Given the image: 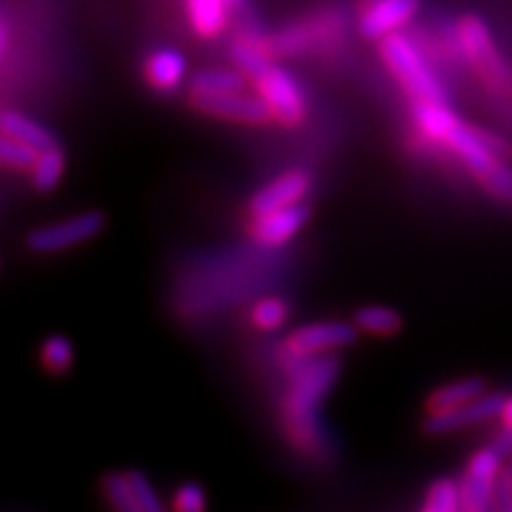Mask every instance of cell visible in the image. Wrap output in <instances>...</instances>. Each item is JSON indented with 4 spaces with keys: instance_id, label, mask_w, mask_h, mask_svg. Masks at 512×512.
<instances>
[{
    "instance_id": "obj_6",
    "label": "cell",
    "mask_w": 512,
    "mask_h": 512,
    "mask_svg": "<svg viewBox=\"0 0 512 512\" xmlns=\"http://www.w3.org/2000/svg\"><path fill=\"white\" fill-rule=\"evenodd\" d=\"M358 330L347 320H323V323H309L292 330L285 339L287 356L294 363L309 361V358L330 356L337 351L351 347L356 342Z\"/></svg>"
},
{
    "instance_id": "obj_7",
    "label": "cell",
    "mask_w": 512,
    "mask_h": 512,
    "mask_svg": "<svg viewBox=\"0 0 512 512\" xmlns=\"http://www.w3.org/2000/svg\"><path fill=\"white\" fill-rule=\"evenodd\" d=\"M503 453L494 444L479 448L467 460L465 475L460 479L463 512H491L498 482H501Z\"/></svg>"
},
{
    "instance_id": "obj_29",
    "label": "cell",
    "mask_w": 512,
    "mask_h": 512,
    "mask_svg": "<svg viewBox=\"0 0 512 512\" xmlns=\"http://www.w3.org/2000/svg\"><path fill=\"white\" fill-rule=\"evenodd\" d=\"M498 418H501L503 430L501 437H496V441H491V444H494L503 456H508V453H512V394H505Z\"/></svg>"
},
{
    "instance_id": "obj_10",
    "label": "cell",
    "mask_w": 512,
    "mask_h": 512,
    "mask_svg": "<svg viewBox=\"0 0 512 512\" xmlns=\"http://www.w3.org/2000/svg\"><path fill=\"white\" fill-rule=\"evenodd\" d=\"M505 394L501 392H486L479 399L465 403V406L451 408V411H439V413H425L422 418V432L430 434V437H444V434L467 430V427L482 425V422L498 418L501 413Z\"/></svg>"
},
{
    "instance_id": "obj_22",
    "label": "cell",
    "mask_w": 512,
    "mask_h": 512,
    "mask_svg": "<svg viewBox=\"0 0 512 512\" xmlns=\"http://www.w3.org/2000/svg\"><path fill=\"white\" fill-rule=\"evenodd\" d=\"M74 358H76V349L72 344V339L67 335H50L43 339L41 351H38V361L46 373L50 375H67L69 370L74 368Z\"/></svg>"
},
{
    "instance_id": "obj_9",
    "label": "cell",
    "mask_w": 512,
    "mask_h": 512,
    "mask_svg": "<svg viewBox=\"0 0 512 512\" xmlns=\"http://www.w3.org/2000/svg\"><path fill=\"white\" fill-rule=\"evenodd\" d=\"M192 107L207 117L230 121V124L242 126H264L273 121L271 110L259 95L247 91L226 93V95H190Z\"/></svg>"
},
{
    "instance_id": "obj_32",
    "label": "cell",
    "mask_w": 512,
    "mask_h": 512,
    "mask_svg": "<svg viewBox=\"0 0 512 512\" xmlns=\"http://www.w3.org/2000/svg\"><path fill=\"white\" fill-rule=\"evenodd\" d=\"M510 477H512V472H510Z\"/></svg>"
},
{
    "instance_id": "obj_17",
    "label": "cell",
    "mask_w": 512,
    "mask_h": 512,
    "mask_svg": "<svg viewBox=\"0 0 512 512\" xmlns=\"http://www.w3.org/2000/svg\"><path fill=\"white\" fill-rule=\"evenodd\" d=\"M0 131H3V136L15 138L24 145H31L38 152L57 143L55 136L48 131L46 126L38 124V121H34V119H29L27 114L15 112V110L3 112V117H0Z\"/></svg>"
},
{
    "instance_id": "obj_24",
    "label": "cell",
    "mask_w": 512,
    "mask_h": 512,
    "mask_svg": "<svg viewBox=\"0 0 512 512\" xmlns=\"http://www.w3.org/2000/svg\"><path fill=\"white\" fill-rule=\"evenodd\" d=\"M290 320V304L283 297H261L249 309V323L259 332H275Z\"/></svg>"
},
{
    "instance_id": "obj_21",
    "label": "cell",
    "mask_w": 512,
    "mask_h": 512,
    "mask_svg": "<svg viewBox=\"0 0 512 512\" xmlns=\"http://www.w3.org/2000/svg\"><path fill=\"white\" fill-rule=\"evenodd\" d=\"M351 323L356 325L358 332H363V335H370V337H392L403 328L401 313L382 304L363 306V309H358Z\"/></svg>"
},
{
    "instance_id": "obj_1",
    "label": "cell",
    "mask_w": 512,
    "mask_h": 512,
    "mask_svg": "<svg viewBox=\"0 0 512 512\" xmlns=\"http://www.w3.org/2000/svg\"><path fill=\"white\" fill-rule=\"evenodd\" d=\"M339 370L342 366L335 354L294 363L292 382L283 396V430L290 444L306 456H318L323 451L320 406L335 387Z\"/></svg>"
},
{
    "instance_id": "obj_19",
    "label": "cell",
    "mask_w": 512,
    "mask_h": 512,
    "mask_svg": "<svg viewBox=\"0 0 512 512\" xmlns=\"http://www.w3.org/2000/svg\"><path fill=\"white\" fill-rule=\"evenodd\" d=\"M230 55H233L235 67H238L242 74H247V79H256L268 64H273V53L268 50L266 38L240 36L238 41H233V46H230Z\"/></svg>"
},
{
    "instance_id": "obj_5",
    "label": "cell",
    "mask_w": 512,
    "mask_h": 512,
    "mask_svg": "<svg viewBox=\"0 0 512 512\" xmlns=\"http://www.w3.org/2000/svg\"><path fill=\"white\" fill-rule=\"evenodd\" d=\"M105 226L107 219L102 211H83V214L34 228L27 235V247L34 254H60L95 240Z\"/></svg>"
},
{
    "instance_id": "obj_2",
    "label": "cell",
    "mask_w": 512,
    "mask_h": 512,
    "mask_svg": "<svg viewBox=\"0 0 512 512\" xmlns=\"http://www.w3.org/2000/svg\"><path fill=\"white\" fill-rule=\"evenodd\" d=\"M380 55L387 69L399 81V86L406 91L413 102L422 100H441L446 102V88L441 86L437 74L427 64L418 46L401 34H392L380 41Z\"/></svg>"
},
{
    "instance_id": "obj_28",
    "label": "cell",
    "mask_w": 512,
    "mask_h": 512,
    "mask_svg": "<svg viewBox=\"0 0 512 512\" xmlns=\"http://www.w3.org/2000/svg\"><path fill=\"white\" fill-rule=\"evenodd\" d=\"M128 477H131L133 489H136V494L140 496V503H143L145 512H174L162 503V498H159L157 489L152 486V482L143 475V472L133 470V472H128Z\"/></svg>"
},
{
    "instance_id": "obj_25",
    "label": "cell",
    "mask_w": 512,
    "mask_h": 512,
    "mask_svg": "<svg viewBox=\"0 0 512 512\" xmlns=\"http://www.w3.org/2000/svg\"><path fill=\"white\" fill-rule=\"evenodd\" d=\"M420 512H463V498H460V482L456 479H437L427 489L425 505Z\"/></svg>"
},
{
    "instance_id": "obj_12",
    "label": "cell",
    "mask_w": 512,
    "mask_h": 512,
    "mask_svg": "<svg viewBox=\"0 0 512 512\" xmlns=\"http://www.w3.org/2000/svg\"><path fill=\"white\" fill-rule=\"evenodd\" d=\"M311 211L306 204H294V207L273 209L268 214L252 216L249 235L259 247H283L287 242L302 233L309 223Z\"/></svg>"
},
{
    "instance_id": "obj_18",
    "label": "cell",
    "mask_w": 512,
    "mask_h": 512,
    "mask_svg": "<svg viewBox=\"0 0 512 512\" xmlns=\"http://www.w3.org/2000/svg\"><path fill=\"white\" fill-rule=\"evenodd\" d=\"M247 88V74L240 69L209 67L195 72L190 79V95H226Z\"/></svg>"
},
{
    "instance_id": "obj_16",
    "label": "cell",
    "mask_w": 512,
    "mask_h": 512,
    "mask_svg": "<svg viewBox=\"0 0 512 512\" xmlns=\"http://www.w3.org/2000/svg\"><path fill=\"white\" fill-rule=\"evenodd\" d=\"M230 0H185L192 31L202 38H219L228 29Z\"/></svg>"
},
{
    "instance_id": "obj_13",
    "label": "cell",
    "mask_w": 512,
    "mask_h": 512,
    "mask_svg": "<svg viewBox=\"0 0 512 512\" xmlns=\"http://www.w3.org/2000/svg\"><path fill=\"white\" fill-rule=\"evenodd\" d=\"M311 176L304 169H290L285 174L275 176L268 181L264 188L256 190V195L249 200V214L261 216L273 209L294 207V204H304L311 192Z\"/></svg>"
},
{
    "instance_id": "obj_30",
    "label": "cell",
    "mask_w": 512,
    "mask_h": 512,
    "mask_svg": "<svg viewBox=\"0 0 512 512\" xmlns=\"http://www.w3.org/2000/svg\"><path fill=\"white\" fill-rule=\"evenodd\" d=\"M491 512H512V477L501 475V482H498L496 489V498H494V508Z\"/></svg>"
},
{
    "instance_id": "obj_26",
    "label": "cell",
    "mask_w": 512,
    "mask_h": 512,
    "mask_svg": "<svg viewBox=\"0 0 512 512\" xmlns=\"http://www.w3.org/2000/svg\"><path fill=\"white\" fill-rule=\"evenodd\" d=\"M36 157H38V150H34L31 145H24L19 143V140L8 138V136H3V140H0V159H3V164L12 171L29 174L31 166L36 162Z\"/></svg>"
},
{
    "instance_id": "obj_33",
    "label": "cell",
    "mask_w": 512,
    "mask_h": 512,
    "mask_svg": "<svg viewBox=\"0 0 512 512\" xmlns=\"http://www.w3.org/2000/svg\"><path fill=\"white\" fill-rule=\"evenodd\" d=\"M230 3H233V0H230Z\"/></svg>"
},
{
    "instance_id": "obj_15",
    "label": "cell",
    "mask_w": 512,
    "mask_h": 512,
    "mask_svg": "<svg viewBox=\"0 0 512 512\" xmlns=\"http://www.w3.org/2000/svg\"><path fill=\"white\" fill-rule=\"evenodd\" d=\"M489 392V384L484 377H463V380L441 384L439 389L427 396L425 411L427 413H439V411H451V408L465 406V403L479 399Z\"/></svg>"
},
{
    "instance_id": "obj_27",
    "label": "cell",
    "mask_w": 512,
    "mask_h": 512,
    "mask_svg": "<svg viewBox=\"0 0 512 512\" xmlns=\"http://www.w3.org/2000/svg\"><path fill=\"white\" fill-rule=\"evenodd\" d=\"M174 512H207V491L197 482H183L171 496Z\"/></svg>"
},
{
    "instance_id": "obj_4",
    "label": "cell",
    "mask_w": 512,
    "mask_h": 512,
    "mask_svg": "<svg viewBox=\"0 0 512 512\" xmlns=\"http://www.w3.org/2000/svg\"><path fill=\"white\" fill-rule=\"evenodd\" d=\"M254 93L266 102L271 110L273 121H278L285 128H297L306 119V98L302 86L285 67L278 64H268V67L256 76Z\"/></svg>"
},
{
    "instance_id": "obj_23",
    "label": "cell",
    "mask_w": 512,
    "mask_h": 512,
    "mask_svg": "<svg viewBox=\"0 0 512 512\" xmlns=\"http://www.w3.org/2000/svg\"><path fill=\"white\" fill-rule=\"evenodd\" d=\"M102 494L114 512H145L128 472H110L102 479Z\"/></svg>"
},
{
    "instance_id": "obj_8",
    "label": "cell",
    "mask_w": 512,
    "mask_h": 512,
    "mask_svg": "<svg viewBox=\"0 0 512 512\" xmlns=\"http://www.w3.org/2000/svg\"><path fill=\"white\" fill-rule=\"evenodd\" d=\"M339 36H342V19L337 12H325V15L311 17L306 22L290 24L280 34L266 38V43L273 57H280L323 48L325 43L337 41Z\"/></svg>"
},
{
    "instance_id": "obj_11",
    "label": "cell",
    "mask_w": 512,
    "mask_h": 512,
    "mask_svg": "<svg viewBox=\"0 0 512 512\" xmlns=\"http://www.w3.org/2000/svg\"><path fill=\"white\" fill-rule=\"evenodd\" d=\"M420 12V0H366L358 12V31L368 41L399 34Z\"/></svg>"
},
{
    "instance_id": "obj_3",
    "label": "cell",
    "mask_w": 512,
    "mask_h": 512,
    "mask_svg": "<svg viewBox=\"0 0 512 512\" xmlns=\"http://www.w3.org/2000/svg\"><path fill=\"white\" fill-rule=\"evenodd\" d=\"M456 34L460 53L477 69V74L482 76L486 86L496 88V91L508 86V67H505L484 19L479 15L460 17Z\"/></svg>"
},
{
    "instance_id": "obj_31",
    "label": "cell",
    "mask_w": 512,
    "mask_h": 512,
    "mask_svg": "<svg viewBox=\"0 0 512 512\" xmlns=\"http://www.w3.org/2000/svg\"><path fill=\"white\" fill-rule=\"evenodd\" d=\"M0 38H3V41H0V53H8V46H10V27H8V19H3V22H0Z\"/></svg>"
},
{
    "instance_id": "obj_20",
    "label": "cell",
    "mask_w": 512,
    "mask_h": 512,
    "mask_svg": "<svg viewBox=\"0 0 512 512\" xmlns=\"http://www.w3.org/2000/svg\"><path fill=\"white\" fill-rule=\"evenodd\" d=\"M64 171H67V159H64L62 147L55 143L38 152L36 162L27 176L38 192H50L62 183Z\"/></svg>"
},
{
    "instance_id": "obj_14",
    "label": "cell",
    "mask_w": 512,
    "mask_h": 512,
    "mask_svg": "<svg viewBox=\"0 0 512 512\" xmlns=\"http://www.w3.org/2000/svg\"><path fill=\"white\" fill-rule=\"evenodd\" d=\"M147 86L155 88L159 93H171L188 76V62L185 55L176 48H157L147 55L143 67Z\"/></svg>"
}]
</instances>
